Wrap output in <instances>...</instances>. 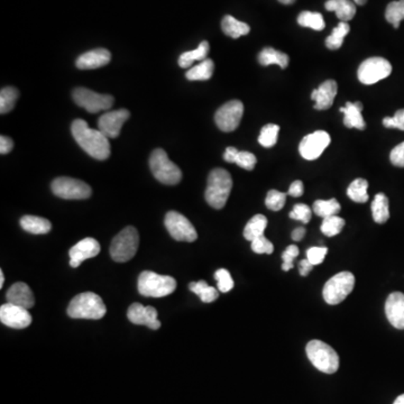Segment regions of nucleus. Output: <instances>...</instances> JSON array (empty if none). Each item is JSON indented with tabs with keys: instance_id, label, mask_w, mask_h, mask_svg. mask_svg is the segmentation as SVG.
Instances as JSON below:
<instances>
[{
	"instance_id": "obj_1",
	"label": "nucleus",
	"mask_w": 404,
	"mask_h": 404,
	"mask_svg": "<svg viewBox=\"0 0 404 404\" xmlns=\"http://www.w3.org/2000/svg\"><path fill=\"white\" fill-rule=\"evenodd\" d=\"M71 133L84 152L96 158L103 161L110 156L109 139L99 129H93L83 120H76L71 125Z\"/></svg>"
},
{
	"instance_id": "obj_2",
	"label": "nucleus",
	"mask_w": 404,
	"mask_h": 404,
	"mask_svg": "<svg viewBox=\"0 0 404 404\" xmlns=\"http://www.w3.org/2000/svg\"><path fill=\"white\" fill-rule=\"evenodd\" d=\"M233 187V179L225 168H214L208 177L204 198L214 209H223Z\"/></svg>"
},
{
	"instance_id": "obj_3",
	"label": "nucleus",
	"mask_w": 404,
	"mask_h": 404,
	"mask_svg": "<svg viewBox=\"0 0 404 404\" xmlns=\"http://www.w3.org/2000/svg\"><path fill=\"white\" fill-rule=\"evenodd\" d=\"M106 306L103 299L93 292H84L74 296L68 307L69 317L74 319L98 321L106 315Z\"/></svg>"
},
{
	"instance_id": "obj_4",
	"label": "nucleus",
	"mask_w": 404,
	"mask_h": 404,
	"mask_svg": "<svg viewBox=\"0 0 404 404\" xmlns=\"http://www.w3.org/2000/svg\"><path fill=\"white\" fill-rule=\"evenodd\" d=\"M308 358L312 365L325 374H334L340 369V356L334 348L321 340H311L308 342Z\"/></svg>"
},
{
	"instance_id": "obj_5",
	"label": "nucleus",
	"mask_w": 404,
	"mask_h": 404,
	"mask_svg": "<svg viewBox=\"0 0 404 404\" xmlns=\"http://www.w3.org/2000/svg\"><path fill=\"white\" fill-rule=\"evenodd\" d=\"M177 289V281L168 275L145 271L139 277V292L143 296L163 298L170 296Z\"/></svg>"
},
{
	"instance_id": "obj_6",
	"label": "nucleus",
	"mask_w": 404,
	"mask_h": 404,
	"mask_svg": "<svg viewBox=\"0 0 404 404\" xmlns=\"http://www.w3.org/2000/svg\"><path fill=\"white\" fill-rule=\"evenodd\" d=\"M149 166L155 179L163 185H175L181 181V170L168 158L164 149H156L153 151L149 158Z\"/></svg>"
},
{
	"instance_id": "obj_7",
	"label": "nucleus",
	"mask_w": 404,
	"mask_h": 404,
	"mask_svg": "<svg viewBox=\"0 0 404 404\" xmlns=\"http://www.w3.org/2000/svg\"><path fill=\"white\" fill-rule=\"evenodd\" d=\"M139 246V231L133 226H128L112 239L109 252L115 262L125 263L136 255Z\"/></svg>"
},
{
	"instance_id": "obj_8",
	"label": "nucleus",
	"mask_w": 404,
	"mask_h": 404,
	"mask_svg": "<svg viewBox=\"0 0 404 404\" xmlns=\"http://www.w3.org/2000/svg\"><path fill=\"white\" fill-rule=\"evenodd\" d=\"M355 287V277L350 272H340L331 277L323 287V296L330 306L340 304L350 296Z\"/></svg>"
},
{
	"instance_id": "obj_9",
	"label": "nucleus",
	"mask_w": 404,
	"mask_h": 404,
	"mask_svg": "<svg viewBox=\"0 0 404 404\" xmlns=\"http://www.w3.org/2000/svg\"><path fill=\"white\" fill-rule=\"evenodd\" d=\"M52 192L67 200H84L91 195V187L86 182L74 178H57L51 185Z\"/></svg>"
},
{
	"instance_id": "obj_10",
	"label": "nucleus",
	"mask_w": 404,
	"mask_h": 404,
	"mask_svg": "<svg viewBox=\"0 0 404 404\" xmlns=\"http://www.w3.org/2000/svg\"><path fill=\"white\" fill-rule=\"evenodd\" d=\"M74 103L91 114L108 110L114 105L115 99L110 95H101L87 88H76L72 93Z\"/></svg>"
},
{
	"instance_id": "obj_11",
	"label": "nucleus",
	"mask_w": 404,
	"mask_h": 404,
	"mask_svg": "<svg viewBox=\"0 0 404 404\" xmlns=\"http://www.w3.org/2000/svg\"><path fill=\"white\" fill-rule=\"evenodd\" d=\"M392 72V65L383 57H369L358 68V80L364 84H374L386 79Z\"/></svg>"
},
{
	"instance_id": "obj_12",
	"label": "nucleus",
	"mask_w": 404,
	"mask_h": 404,
	"mask_svg": "<svg viewBox=\"0 0 404 404\" xmlns=\"http://www.w3.org/2000/svg\"><path fill=\"white\" fill-rule=\"evenodd\" d=\"M164 224L170 235L178 242L192 243L198 238V233L195 231V226L191 224L190 220L180 212H168Z\"/></svg>"
},
{
	"instance_id": "obj_13",
	"label": "nucleus",
	"mask_w": 404,
	"mask_h": 404,
	"mask_svg": "<svg viewBox=\"0 0 404 404\" xmlns=\"http://www.w3.org/2000/svg\"><path fill=\"white\" fill-rule=\"evenodd\" d=\"M243 114H244V105L242 101H228L214 114V122L220 130H223L225 133H231L238 127Z\"/></svg>"
},
{
	"instance_id": "obj_14",
	"label": "nucleus",
	"mask_w": 404,
	"mask_h": 404,
	"mask_svg": "<svg viewBox=\"0 0 404 404\" xmlns=\"http://www.w3.org/2000/svg\"><path fill=\"white\" fill-rule=\"evenodd\" d=\"M330 135L325 130H317L315 133L309 134L302 139L299 146V152L302 158L308 161H313L323 154L330 144Z\"/></svg>"
},
{
	"instance_id": "obj_15",
	"label": "nucleus",
	"mask_w": 404,
	"mask_h": 404,
	"mask_svg": "<svg viewBox=\"0 0 404 404\" xmlns=\"http://www.w3.org/2000/svg\"><path fill=\"white\" fill-rule=\"evenodd\" d=\"M0 321L11 328L24 329L32 323L33 318L28 309L7 302L0 307Z\"/></svg>"
},
{
	"instance_id": "obj_16",
	"label": "nucleus",
	"mask_w": 404,
	"mask_h": 404,
	"mask_svg": "<svg viewBox=\"0 0 404 404\" xmlns=\"http://www.w3.org/2000/svg\"><path fill=\"white\" fill-rule=\"evenodd\" d=\"M130 117V112L127 109H120L106 112L98 120V129L108 137L116 139L120 134L122 125Z\"/></svg>"
},
{
	"instance_id": "obj_17",
	"label": "nucleus",
	"mask_w": 404,
	"mask_h": 404,
	"mask_svg": "<svg viewBox=\"0 0 404 404\" xmlns=\"http://www.w3.org/2000/svg\"><path fill=\"white\" fill-rule=\"evenodd\" d=\"M158 310L153 307H144L141 304H133L128 308L127 317L134 325H146L149 329L158 330L161 323L158 319Z\"/></svg>"
},
{
	"instance_id": "obj_18",
	"label": "nucleus",
	"mask_w": 404,
	"mask_h": 404,
	"mask_svg": "<svg viewBox=\"0 0 404 404\" xmlns=\"http://www.w3.org/2000/svg\"><path fill=\"white\" fill-rule=\"evenodd\" d=\"M100 253V245L95 238H84L69 252L71 267H79L83 260L95 258Z\"/></svg>"
},
{
	"instance_id": "obj_19",
	"label": "nucleus",
	"mask_w": 404,
	"mask_h": 404,
	"mask_svg": "<svg viewBox=\"0 0 404 404\" xmlns=\"http://www.w3.org/2000/svg\"><path fill=\"white\" fill-rule=\"evenodd\" d=\"M386 315L394 328L404 329V294L401 292L391 293L386 302Z\"/></svg>"
},
{
	"instance_id": "obj_20",
	"label": "nucleus",
	"mask_w": 404,
	"mask_h": 404,
	"mask_svg": "<svg viewBox=\"0 0 404 404\" xmlns=\"http://www.w3.org/2000/svg\"><path fill=\"white\" fill-rule=\"evenodd\" d=\"M112 60L110 52L106 49H95L86 52L76 59V68L80 70H93L108 64Z\"/></svg>"
},
{
	"instance_id": "obj_21",
	"label": "nucleus",
	"mask_w": 404,
	"mask_h": 404,
	"mask_svg": "<svg viewBox=\"0 0 404 404\" xmlns=\"http://www.w3.org/2000/svg\"><path fill=\"white\" fill-rule=\"evenodd\" d=\"M6 299L8 304H13L28 310L32 309L35 304V299H34L32 290L26 283L23 282H17L11 285L7 291Z\"/></svg>"
},
{
	"instance_id": "obj_22",
	"label": "nucleus",
	"mask_w": 404,
	"mask_h": 404,
	"mask_svg": "<svg viewBox=\"0 0 404 404\" xmlns=\"http://www.w3.org/2000/svg\"><path fill=\"white\" fill-rule=\"evenodd\" d=\"M338 86L335 80H327L321 84V87L313 90L312 100L316 101L315 108L317 110H325L330 108L336 98Z\"/></svg>"
},
{
	"instance_id": "obj_23",
	"label": "nucleus",
	"mask_w": 404,
	"mask_h": 404,
	"mask_svg": "<svg viewBox=\"0 0 404 404\" xmlns=\"http://www.w3.org/2000/svg\"><path fill=\"white\" fill-rule=\"evenodd\" d=\"M363 103H347L346 106L340 108V112H344V125L347 128H356V129L364 130L367 128V122L362 116L363 112Z\"/></svg>"
},
{
	"instance_id": "obj_24",
	"label": "nucleus",
	"mask_w": 404,
	"mask_h": 404,
	"mask_svg": "<svg viewBox=\"0 0 404 404\" xmlns=\"http://www.w3.org/2000/svg\"><path fill=\"white\" fill-rule=\"evenodd\" d=\"M224 160L228 163H235L239 168H244L247 171H252L255 168L256 158L255 155L246 151H238L235 147H227L225 153H224Z\"/></svg>"
},
{
	"instance_id": "obj_25",
	"label": "nucleus",
	"mask_w": 404,
	"mask_h": 404,
	"mask_svg": "<svg viewBox=\"0 0 404 404\" xmlns=\"http://www.w3.org/2000/svg\"><path fill=\"white\" fill-rule=\"evenodd\" d=\"M325 7L328 11H335L342 22H350L356 15L355 3L350 0H328Z\"/></svg>"
},
{
	"instance_id": "obj_26",
	"label": "nucleus",
	"mask_w": 404,
	"mask_h": 404,
	"mask_svg": "<svg viewBox=\"0 0 404 404\" xmlns=\"http://www.w3.org/2000/svg\"><path fill=\"white\" fill-rule=\"evenodd\" d=\"M21 226L23 229L28 233H34V235H44L51 231L52 224L50 220L45 218L36 217V216H24L21 219Z\"/></svg>"
},
{
	"instance_id": "obj_27",
	"label": "nucleus",
	"mask_w": 404,
	"mask_h": 404,
	"mask_svg": "<svg viewBox=\"0 0 404 404\" xmlns=\"http://www.w3.org/2000/svg\"><path fill=\"white\" fill-rule=\"evenodd\" d=\"M258 62L264 67L277 64L281 69H287L289 62H290V59H289V55L285 54L283 52L277 51L273 47H266V49L262 50L260 55H258Z\"/></svg>"
},
{
	"instance_id": "obj_28",
	"label": "nucleus",
	"mask_w": 404,
	"mask_h": 404,
	"mask_svg": "<svg viewBox=\"0 0 404 404\" xmlns=\"http://www.w3.org/2000/svg\"><path fill=\"white\" fill-rule=\"evenodd\" d=\"M209 43L207 41L201 42L199 47L192 51L185 52L179 57V65L182 69L190 68L195 61H204L209 53Z\"/></svg>"
},
{
	"instance_id": "obj_29",
	"label": "nucleus",
	"mask_w": 404,
	"mask_h": 404,
	"mask_svg": "<svg viewBox=\"0 0 404 404\" xmlns=\"http://www.w3.org/2000/svg\"><path fill=\"white\" fill-rule=\"evenodd\" d=\"M214 63L210 59L201 61L199 64L195 65L190 70L187 71L185 76L189 81H206L214 74Z\"/></svg>"
},
{
	"instance_id": "obj_30",
	"label": "nucleus",
	"mask_w": 404,
	"mask_h": 404,
	"mask_svg": "<svg viewBox=\"0 0 404 404\" xmlns=\"http://www.w3.org/2000/svg\"><path fill=\"white\" fill-rule=\"evenodd\" d=\"M221 28H223V32L225 33L226 35L233 38L247 35L250 30V26L246 23L241 22L231 15L224 17Z\"/></svg>"
},
{
	"instance_id": "obj_31",
	"label": "nucleus",
	"mask_w": 404,
	"mask_h": 404,
	"mask_svg": "<svg viewBox=\"0 0 404 404\" xmlns=\"http://www.w3.org/2000/svg\"><path fill=\"white\" fill-rule=\"evenodd\" d=\"M266 227H267V218L264 214H255L245 226V239L248 242H253L258 237L263 236Z\"/></svg>"
},
{
	"instance_id": "obj_32",
	"label": "nucleus",
	"mask_w": 404,
	"mask_h": 404,
	"mask_svg": "<svg viewBox=\"0 0 404 404\" xmlns=\"http://www.w3.org/2000/svg\"><path fill=\"white\" fill-rule=\"evenodd\" d=\"M373 219L377 224H386L390 218L388 199L384 193H377L372 202Z\"/></svg>"
},
{
	"instance_id": "obj_33",
	"label": "nucleus",
	"mask_w": 404,
	"mask_h": 404,
	"mask_svg": "<svg viewBox=\"0 0 404 404\" xmlns=\"http://www.w3.org/2000/svg\"><path fill=\"white\" fill-rule=\"evenodd\" d=\"M189 289L195 293L197 296H200V300L204 304H212L216 301L219 296L217 289L207 284L206 281H199V282H192L189 284Z\"/></svg>"
},
{
	"instance_id": "obj_34",
	"label": "nucleus",
	"mask_w": 404,
	"mask_h": 404,
	"mask_svg": "<svg viewBox=\"0 0 404 404\" xmlns=\"http://www.w3.org/2000/svg\"><path fill=\"white\" fill-rule=\"evenodd\" d=\"M369 182L365 179H356L350 183L347 189V195L352 200L357 204H365L369 200Z\"/></svg>"
},
{
	"instance_id": "obj_35",
	"label": "nucleus",
	"mask_w": 404,
	"mask_h": 404,
	"mask_svg": "<svg viewBox=\"0 0 404 404\" xmlns=\"http://www.w3.org/2000/svg\"><path fill=\"white\" fill-rule=\"evenodd\" d=\"M340 212V204L336 199L330 200H317L313 204V212L318 217L325 218L337 216Z\"/></svg>"
},
{
	"instance_id": "obj_36",
	"label": "nucleus",
	"mask_w": 404,
	"mask_h": 404,
	"mask_svg": "<svg viewBox=\"0 0 404 404\" xmlns=\"http://www.w3.org/2000/svg\"><path fill=\"white\" fill-rule=\"evenodd\" d=\"M350 30V28L348 23L340 22L338 26L334 28L330 35L325 38V47H328L329 50H333V51L340 49L344 38L346 37Z\"/></svg>"
},
{
	"instance_id": "obj_37",
	"label": "nucleus",
	"mask_w": 404,
	"mask_h": 404,
	"mask_svg": "<svg viewBox=\"0 0 404 404\" xmlns=\"http://www.w3.org/2000/svg\"><path fill=\"white\" fill-rule=\"evenodd\" d=\"M298 24L302 28L315 30H323L325 26L323 15L313 11H302L301 14L299 15Z\"/></svg>"
},
{
	"instance_id": "obj_38",
	"label": "nucleus",
	"mask_w": 404,
	"mask_h": 404,
	"mask_svg": "<svg viewBox=\"0 0 404 404\" xmlns=\"http://www.w3.org/2000/svg\"><path fill=\"white\" fill-rule=\"evenodd\" d=\"M18 90L14 87H6L0 91V112L7 114L13 110L18 99Z\"/></svg>"
},
{
	"instance_id": "obj_39",
	"label": "nucleus",
	"mask_w": 404,
	"mask_h": 404,
	"mask_svg": "<svg viewBox=\"0 0 404 404\" xmlns=\"http://www.w3.org/2000/svg\"><path fill=\"white\" fill-rule=\"evenodd\" d=\"M386 18L394 28H399L400 23L404 19V0H398L388 4Z\"/></svg>"
},
{
	"instance_id": "obj_40",
	"label": "nucleus",
	"mask_w": 404,
	"mask_h": 404,
	"mask_svg": "<svg viewBox=\"0 0 404 404\" xmlns=\"http://www.w3.org/2000/svg\"><path fill=\"white\" fill-rule=\"evenodd\" d=\"M279 126L275 124H267L260 130L258 143L264 147H272L277 144L279 137Z\"/></svg>"
},
{
	"instance_id": "obj_41",
	"label": "nucleus",
	"mask_w": 404,
	"mask_h": 404,
	"mask_svg": "<svg viewBox=\"0 0 404 404\" xmlns=\"http://www.w3.org/2000/svg\"><path fill=\"white\" fill-rule=\"evenodd\" d=\"M345 226V220L340 216H333V217L325 218L321 224V231L325 236L334 237Z\"/></svg>"
},
{
	"instance_id": "obj_42",
	"label": "nucleus",
	"mask_w": 404,
	"mask_h": 404,
	"mask_svg": "<svg viewBox=\"0 0 404 404\" xmlns=\"http://www.w3.org/2000/svg\"><path fill=\"white\" fill-rule=\"evenodd\" d=\"M288 193L279 192L277 190L269 191L266 195L265 204L272 212H279L284 207Z\"/></svg>"
},
{
	"instance_id": "obj_43",
	"label": "nucleus",
	"mask_w": 404,
	"mask_h": 404,
	"mask_svg": "<svg viewBox=\"0 0 404 404\" xmlns=\"http://www.w3.org/2000/svg\"><path fill=\"white\" fill-rule=\"evenodd\" d=\"M214 279L217 281V288L220 292L227 293L233 290V279L231 273L225 269L218 270L214 273Z\"/></svg>"
},
{
	"instance_id": "obj_44",
	"label": "nucleus",
	"mask_w": 404,
	"mask_h": 404,
	"mask_svg": "<svg viewBox=\"0 0 404 404\" xmlns=\"http://www.w3.org/2000/svg\"><path fill=\"white\" fill-rule=\"evenodd\" d=\"M311 217V208L304 204H296V206L293 207L292 212H290L291 219L298 220V221H301L304 224L309 223Z\"/></svg>"
},
{
	"instance_id": "obj_45",
	"label": "nucleus",
	"mask_w": 404,
	"mask_h": 404,
	"mask_svg": "<svg viewBox=\"0 0 404 404\" xmlns=\"http://www.w3.org/2000/svg\"><path fill=\"white\" fill-rule=\"evenodd\" d=\"M252 243V250L256 254H272L275 250V246L265 236L258 237Z\"/></svg>"
},
{
	"instance_id": "obj_46",
	"label": "nucleus",
	"mask_w": 404,
	"mask_h": 404,
	"mask_svg": "<svg viewBox=\"0 0 404 404\" xmlns=\"http://www.w3.org/2000/svg\"><path fill=\"white\" fill-rule=\"evenodd\" d=\"M299 255V248L296 245H290L287 247V250L282 254V270L283 271H290L293 267V260H296Z\"/></svg>"
},
{
	"instance_id": "obj_47",
	"label": "nucleus",
	"mask_w": 404,
	"mask_h": 404,
	"mask_svg": "<svg viewBox=\"0 0 404 404\" xmlns=\"http://www.w3.org/2000/svg\"><path fill=\"white\" fill-rule=\"evenodd\" d=\"M328 253L327 247H311L307 252V258L312 265H319L323 263Z\"/></svg>"
},
{
	"instance_id": "obj_48",
	"label": "nucleus",
	"mask_w": 404,
	"mask_h": 404,
	"mask_svg": "<svg viewBox=\"0 0 404 404\" xmlns=\"http://www.w3.org/2000/svg\"><path fill=\"white\" fill-rule=\"evenodd\" d=\"M383 125L386 128H398L404 130V109H400L393 117H386Z\"/></svg>"
},
{
	"instance_id": "obj_49",
	"label": "nucleus",
	"mask_w": 404,
	"mask_h": 404,
	"mask_svg": "<svg viewBox=\"0 0 404 404\" xmlns=\"http://www.w3.org/2000/svg\"><path fill=\"white\" fill-rule=\"evenodd\" d=\"M391 163L398 168H404V142L392 149L390 154Z\"/></svg>"
},
{
	"instance_id": "obj_50",
	"label": "nucleus",
	"mask_w": 404,
	"mask_h": 404,
	"mask_svg": "<svg viewBox=\"0 0 404 404\" xmlns=\"http://www.w3.org/2000/svg\"><path fill=\"white\" fill-rule=\"evenodd\" d=\"M13 149H14V141L9 139L8 136L1 135L0 137V153L8 154Z\"/></svg>"
},
{
	"instance_id": "obj_51",
	"label": "nucleus",
	"mask_w": 404,
	"mask_h": 404,
	"mask_svg": "<svg viewBox=\"0 0 404 404\" xmlns=\"http://www.w3.org/2000/svg\"><path fill=\"white\" fill-rule=\"evenodd\" d=\"M304 192V183H302V181H300V180H296V181L293 182L292 185L289 187L288 195H292L294 198H298V197H301Z\"/></svg>"
},
{
	"instance_id": "obj_52",
	"label": "nucleus",
	"mask_w": 404,
	"mask_h": 404,
	"mask_svg": "<svg viewBox=\"0 0 404 404\" xmlns=\"http://www.w3.org/2000/svg\"><path fill=\"white\" fill-rule=\"evenodd\" d=\"M313 266L315 265H312L309 260H308V258L300 260V263H299V273H300V275H302V277H307L310 272L313 270Z\"/></svg>"
},
{
	"instance_id": "obj_53",
	"label": "nucleus",
	"mask_w": 404,
	"mask_h": 404,
	"mask_svg": "<svg viewBox=\"0 0 404 404\" xmlns=\"http://www.w3.org/2000/svg\"><path fill=\"white\" fill-rule=\"evenodd\" d=\"M304 236H306V228L304 227L296 228V229L293 231L292 235H291L294 242H300Z\"/></svg>"
},
{
	"instance_id": "obj_54",
	"label": "nucleus",
	"mask_w": 404,
	"mask_h": 404,
	"mask_svg": "<svg viewBox=\"0 0 404 404\" xmlns=\"http://www.w3.org/2000/svg\"><path fill=\"white\" fill-rule=\"evenodd\" d=\"M393 404H404V394L398 396V398H396V401H394Z\"/></svg>"
},
{
	"instance_id": "obj_55",
	"label": "nucleus",
	"mask_w": 404,
	"mask_h": 404,
	"mask_svg": "<svg viewBox=\"0 0 404 404\" xmlns=\"http://www.w3.org/2000/svg\"><path fill=\"white\" fill-rule=\"evenodd\" d=\"M279 1L283 5H292V4L296 3V0H279Z\"/></svg>"
},
{
	"instance_id": "obj_56",
	"label": "nucleus",
	"mask_w": 404,
	"mask_h": 404,
	"mask_svg": "<svg viewBox=\"0 0 404 404\" xmlns=\"http://www.w3.org/2000/svg\"><path fill=\"white\" fill-rule=\"evenodd\" d=\"M4 283H5V275H4V272H0V288H3Z\"/></svg>"
},
{
	"instance_id": "obj_57",
	"label": "nucleus",
	"mask_w": 404,
	"mask_h": 404,
	"mask_svg": "<svg viewBox=\"0 0 404 404\" xmlns=\"http://www.w3.org/2000/svg\"><path fill=\"white\" fill-rule=\"evenodd\" d=\"M356 5L363 6L367 3V0H353Z\"/></svg>"
}]
</instances>
